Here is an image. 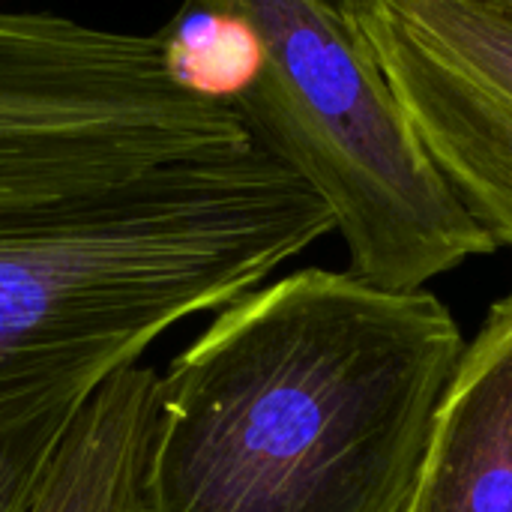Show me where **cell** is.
<instances>
[{
    "label": "cell",
    "instance_id": "6da1fadb",
    "mask_svg": "<svg viewBox=\"0 0 512 512\" xmlns=\"http://www.w3.org/2000/svg\"><path fill=\"white\" fill-rule=\"evenodd\" d=\"M426 288L306 267L219 309L159 372L147 512H408L465 354Z\"/></svg>",
    "mask_w": 512,
    "mask_h": 512
},
{
    "label": "cell",
    "instance_id": "7a4b0ae2",
    "mask_svg": "<svg viewBox=\"0 0 512 512\" xmlns=\"http://www.w3.org/2000/svg\"><path fill=\"white\" fill-rule=\"evenodd\" d=\"M336 231L258 141L0 213V512H30L93 399L171 327Z\"/></svg>",
    "mask_w": 512,
    "mask_h": 512
},
{
    "label": "cell",
    "instance_id": "3957f363",
    "mask_svg": "<svg viewBox=\"0 0 512 512\" xmlns=\"http://www.w3.org/2000/svg\"><path fill=\"white\" fill-rule=\"evenodd\" d=\"M234 3L267 48L258 84L234 111L327 204L348 273L387 291H420L498 249L417 141L339 3Z\"/></svg>",
    "mask_w": 512,
    "mask_h": 512
},
{
    "label": "cell",
    "instance_id": "277c9868",
    "mask_svg": "<svg viewBox=\"0 0 512 512\" xmlns=\"http://www.w3.org/2000/svg\"><path fill=\"white\" fill-rule=\"evenodd\" d=\"M252 144L234 108L168 75L153 33L0 9V213Z\"/></svg>",
    "mask_w": 512,
    "mask_h": 512
},
{
    "label": "cell",
    "instance_id": "5b68a950",
    "mask_svg": "<svg viewBox=\"0 0 512 512\" xmlns=\"http://www.w3.org/2000/svg\"><path fill=\"white\" fill-rule=\"evenodd\" d=\"M417 141L498 246H512V3L333 0Z\"/></svg>",
    "mask_w": 512,
    "mask_h": 512
},
{
    "label": "cell",
    "instance_id": "8992f818",
    "mask_svg": "<svg viewBox=\"0 0 512 512\" xmlns=\"http://www.w3.org/2000/svg\"><path fill=\"white\" fill-rule=\"evenodd\" d=\"M408 512H512V291L465 345Z\"/></svg>",
    "mask_w": 512,
    "mask_h": 512
},
{
    "label": "cell",
    "instance_id": "52a82bcc",
    "mask_svg": "<svg viewBox=\"0 0 512 512\" xmlns=\"http://www.w3.org/2000/svg\"><path fill=\"white\" fill-rule=\"evenodd\" d=\"M159 369L114 378L81 414L30 512H147L144 477Z\"/></svg>",
    "mask_w": 512,
    "mask_h": 512
},
{
    "label": "cell",
    "instance_id": "ba28073f",
    "mask_svg": "<svg viewBox=\"0 0 512 512\" xmlns=\"http://www.w3.org/2000/svg\"><path fill=\"white\" fill-rule=\"evenodd\" d=\"M153 36L183 90L228 108H237L264 72V36L234 0H183Z\"/></svg>",
    "mask_w": 512,
    "mask_h": 512
},
{
    "label": "cell",
    "instance_id": "9c48e42d",
    "mask_svg": "<svg viewBox=\"0 0 512 512\" xmlns=\"http://www.w3.org/2000/svg\"><path fill=\"white\" fill-rule=\"evenodd\" d=\"M504 3H512V0H504Z\"/></svg>",
    "mask_w": 512,
    "mask_h": 512
}]
</instances>
